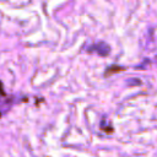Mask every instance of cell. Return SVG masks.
Returning <instances> with one entry per match:
<instances>
[{
    "mask_svg": "<svg viewBox=\"0 0 157 157\" xmlns=\"http://www.w3.org/2000/svg\"><path fill=\"white\" fill-rule=\"evenodd\" d=\"M104 47H107V44H105V43H98V44L93 45L91 49H92L93 52H97L99 55H107L108 53H107V52H104V50H102V48H104Z\"/></svg>",
    "mask_w": 157,
    "mask_h": 157,
    "instance_id": "cell-1",
    "label": "cell"
}]
</instances>
